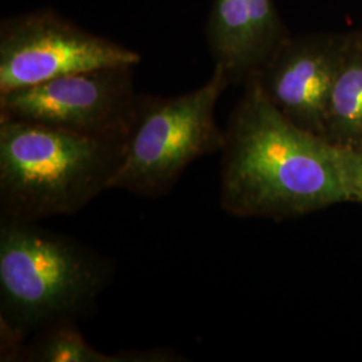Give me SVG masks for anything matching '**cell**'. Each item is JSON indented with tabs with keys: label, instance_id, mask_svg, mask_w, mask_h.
<instances>
[{
	"label": "cell",
	"instance_id": "6da1fadb",
	"mask_svg": "<svg viewBox=\"0 0 362 362\" xmlns=\"http://www.w3.org/2000/svg\"><path fill=\"white\" fill-rule=\"evenodd\" d=\"M220 155V206L236 218L291 219L348 203L336 145L282 116L254 78Z\"/></svg>",
	"mask_w": 362,
	"mask_h": 362
},
{
	"label": "cell",
	"instance_id": "7a4b0ae2",
	"mask_svg": "<svg viewBox=\"0 0 362 362\" xmlns=\"http://www.w3.org/2000/svg\"><path fill=\"white\" fill-rule=\"evenodd\" d=\"M116 262L34 221L0 219V360L21 361L28 338L91 315Z\"/></svg>",
	"mask_w": 362,
	"mask_h": 362
},
{
	"label": "cell",
	"instance_id": "3957f363",
	"mask_svg": "<svg viewBox=\"0 0 362 362\" xmlns=\"http://www.w3.org/2000/svg\"><path fill=\"white\" fill-rule=\"evenodd\" d=\"M125 145L0 118V219L76 215L110 189Z\"/></svg>",
	"mask_w": 362,
	"mask_h": 362
},
{
	"label": "cell",
	"instance_id": "277c9868",
	"mask_svg": "<svg viewBox=\"0 0 362 362\" xmlns=\"http://www.w3.org/2000/svg\"><path fill=\"white\" fill-rule=\"evenodd\" d=\"M230 83L227 71L215 65L207 82L189 93L175 97L139 94L124 160L110 189L160 197L194 161L220 153L224 129L215 110Z\"/></svg>",
	"mask_w": 362,
	"mask_h": 362
},
{
	"label": "cell",
	"instance_id": "5b68a950",
	"mask_svg": "<svg viewBox=\"0 0 362 362\" xmlns=\"http://www.w3.org/2000/svg\"><path fill=\"white\" fill-rule=\"evenodd\" d=\"M133 66L54 78L0 94V118H11L109 141H127L139 93Z\"/></svg>",
	"mask_w": 362,
	"mask_h": 362
},
{
	"label": "cell",
	"instance_id": "8992f818",
	"mask_svg": "<svg viewBox=\"0 0 362 362\" xmlns=\"http://www.w3.org/2000/svg\"><path fill=\"white\" fill-rule=\"evenodd\" d=\"M140 61V52L52 10L19 13L0 23V94L79 71L136 67Z\"/></svg>",
	"mask_w": 362,
	"mask_h": 362
},
{
	"label": "cell",
	"instance_id": "52a82bcc",
	"mask_svg": "<svg viewBox=\"0 0 362 362\" xmlns=\"http://www.w3.org/2000/svg\"><path fill=\"white\" fill-rule=\"evenodd\" d=\"M344 40L345 34L290 35L252 77L282 116L322 137Z\"/></svg>",
	"mask_w": 362,
	"mask_h": 362
},
{
	"label": "cell",
	"instance_id": "ba28073f",
	"mask_svg": "<svg viewBox=\"0 0 362 362\" xmlns=\"http://www.w3.org/2000/svg\"><path fill=\"white\" fill-rule=\"evenodd\" d=\"M21 361L26 362H181L185 356L172 348L127 349L105 353L82 334L77 320H61L28 338Z\"/></svg>",
	"mask_w": 362,
	"mask_h": 362
},
{
	"label": "cell",
	"instance_id": "9c48e42d",
	"mask_svg": "<svg viewBox=\"0 0 362 362\" xmlns=\"http://www.w3.org/2000/svg\"><path fill=\"white\" fill-rule=\"evenodd\" d=\"M325 139L338 148L362 146V28L345 34L329 97Z\"/></svg>",
	"mask_w": 362,
	"mask_h": 362
},
{
	"label": "cell",
	"instance_id": "30bf717a",
	"mask_svg": "<svg viewBox=\"0 0 362 362\" xmlns=\"http://www.w3.org/2000/svg\"><path fill=\"white\" fill-rule=\"evenodd\" d=\"M208 49L215 65L227 71L231 83L255 76L248 0H214L206 27Z\"/></svg>",
	"mask_w": 362,
	"mask_h": 362
},
{
	"label": "cell",
	"instance_id": "8fae6325",
	"mask_svg": "<svg viewBox=\"0 0 362 362\" xmlns=\"http://www.w3.org/2000/svg\"><path fill=\"white\" fill-rule=\"evenodd\" d=\"M248 6L254 54L259 70L290 34L274 0H248Z\"/></svg>",
	"mask_w": 362,
	"mask_h": 362
},
{
	"label": "cell",
	"instance_id": "7c38bea8",
	"mask_svg": "<svg viewBox=\"0 0 362 362\" xmlns=\"http://www.w3.org/2000/svg\"><path fill=\"white\" fill-rule=\"evenodd\" d=\"M338 164L348 202L362 203V146L338 148Z\"/></svg>",
	"mask_w": 362,
	"mask_h": 362
}]
</instances>
